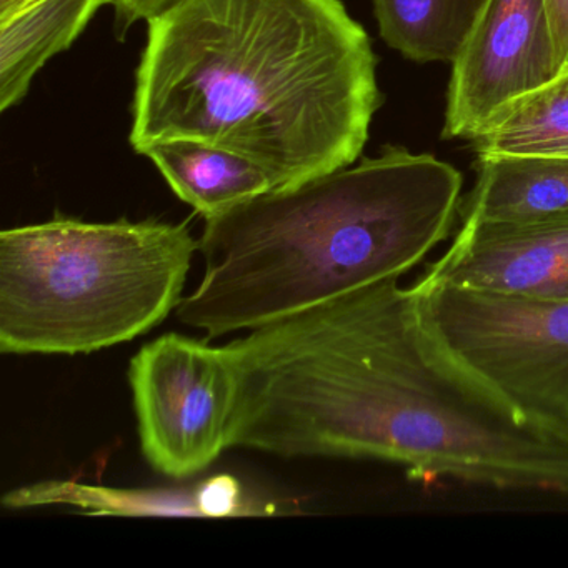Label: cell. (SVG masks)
Returning a JSON list of instances; mask_svg holds the SVG:
<instances>
[{"instance_id": "6da1fadb", "label": "cell", "mask_w": 568, "mask_h": 568, "mask_svg": "<svg viewBox=\"0 0 568 568\" xmlns=\"http://www.w3.org/2000/svg\"><path fill=\"white\" fill-rule=\"evenodd\" d=\"M237 404L231 448L372 458L568 497V444L534 427L458 364L387 278L275 318L224 345Z\"/></svg>"}, {"instance_id": "7a4b0ae2", "label": "cell", "mask_w": 568, "mask_h": 568, "mask_svg": "<svg viewBox=\"0 0 568 568\" xmlns=\"http://www.w3.org/2000/svg\"><path fill=\"white\" fill-rule=\"evenodd\" d=\"M129 142L195 139L277 189L357 162L382 104L377 58L341 0H179L148 21Z\"/></svg>"}, {"instance_id": "3957f363", "label": "cell", "mask_w": 568, "mask_h": 568, "mask_svg": "<svg viewBox=\"0 0 568 568\" xmlns=\"http://www.w3.org/2000/svg\"><path fill=\"white\" fill-rule=\"evenodd\" d=\"M462 184L448 162L387 148L207 219L204 275L175 317L219 338L400 278L450 235Z\"/></svg>"}, {"instance_id": "277c9868", "label": "cell", "mask_w": 568, "mask_h": 568, "mask_svg": "<svg viewBox=\"0 0 568 568\" xmlns=\"http://www.w3.org/2000/svg\"><path fill=\"white\" fill-rule=\"evenodd\" d=\"M185 222L58 217L0 234V352L79 355L134 341L184 298Z\"/></svg>"}, {"instance_id": "5b68a950", "label": "cell", "mask_w": 568, "mask_h": 568, "mask_svg": "<svg viewBox=\"0 0 568 568\" xmlns=\"http://www.w3.org/2000/svg\"><path fill=\"white\" fill-rule=\"evenodd\" d=\"M425 327L525 422L568 444V301L412 285Z\"/></svg>"}, {"instance_id": "8992f818", "label": "cell", "mask_w": 568, "mask_h": 568, "mask_svg": "<svg viewBox=\"0 0 568 568\" xmlns=\"http://www.w3.org/2000/svg\"><path fill=\"white\" fill-rule=\"evenodd\" d=\"M128 375L142 455L155 471L185 480L231 448L237 377L224 345L165 334L132 357Z\"/></svg>"}, {"instance_id": "52a82bcc", "label": "cell", "mask_w": 568, "mask_h": 568, "mask_svg": "<svg viewBox=\"0 0 568 568\" xmlns=\"http://www.w3.org/2000/svg\"><path fill=\"white\" fill-rule=\"evenodd\" d=\"M442 138L475 141L560 74L544 0H488L454 59Z\"/></svg>"}, {"instance_id": "ba28073f", "label": "cell", "mask_w": 568, "mask_h": 568, "mask_svg": "<svg viewBox=\"0 0 568 568\" xmlns=\"http://www.w3.org/2000/svg\"><path fill=\"white\" fill-rule=\"evenodd\" d=\"M425 285L568 301V219L540 224L464 222Z\"/></svg>"}, {"instance_id": "9c48e42d", "label": "cell", "mask_w": 568, "mask_h": 568, "mask_svg": "<svg viewBox=\"0 0 568 568\" xmlns=\"http://www.w3.org/2000/svg\"><path fill=\"white\" fill-rule=\"evenodd\" d=\"M464 222L524 225L568 219V158L478 155Z\"/></svg>"}, {"instance_id": "30bf717a", "label": "cell", "mask_w": 568, "mask_h": 568, "mask_svg": "<svg viewBox=\"0 0 568 568\" xmlns=\"http://www.w3.org/2000/svg\"><path fill=\"white\" fill-rule=\"evenodd\" d=\"M109 4L112 0H29L0 16V111L18 105L36 74Z\"/></svg>"}, {"instance_id": "8fae6325", "label": "cell", "mask_w": 568, "mask_h": 568, "mask_svg": "<svg viewBox=\"0 0 568 568\" xmlns=\"http://www.w3.org/2000/svg\"><path fill=\"white\" fill-rule=\"evenodd\" d=\"M142 155L154 162L174 194L204 221L274 191L267 172L255 162L195 139L159 142Z\"/></svg>"}, {"instance_id": "7c38bea8", "label": "cell", "mask_w": 568, "mask_h": 568, "mask_svg": "<svg viewBox=\"0 0 568 568\" xmlns=\"http://www.w3.org/2000/svg\"><path fill=\"white\" fill-rule=\"evenodd\" d=\"M488 0H374L388 48L415 62H454Z\"/></svg>"}, {"instance_id": "4fadbf2b", "label": "cell", "mask_w": 568, "mask_h": 568, "mask_svg": "<svg viewBox=\"0 0 568 568\" xmlns=\"http://www.w3.org/2000/svg\"><path fill=\"white\" fill-rule=\"evenodd\" d=\"M474 142L478 155L568 158V69L511 102Z\"/></svg>"}, {"instance_id": "5bb4252c", "label": "cell", "mask_w": 568, "mask_h": 568, "mask_svg": "<svg viewBox=\"0 0 568 568\" xmlns=\"http://www.w3.org/2000/svg\"><path fill=\"white\" fill-rule=\"evenodd\" d=\"M178 2L179 0H112L115 36L122 41L132 26L151 21Z\"/></svg>"}, {"instance_id": "9a60e30c", "label": "cell", "mask_w": 568, "mask_h": 568, "mask_svg": "<svg viewBox=\"0 0 568 568\" xmlns=\"http://www.w3.org/2000/svg\"><path fill=\"white\" fill-rule=\"evenodd\" d=\"M560 72L568 69V0H544Z\"/></svg>"}, {"instance_id": "2e32d148", "label": "cell", "mask_w": 568, "mask_h": 568, "mask_svg": "<svg viewBox=\"0 0 568 568\" xmlns=\"http://www.w3.org/2000/svg\"><path fill=\"white\" fill-rule=\"evenodd\" d=\"M29 0H0V16L14 11L19 6L26 4Z\"/></svg>"}]
</instances>
